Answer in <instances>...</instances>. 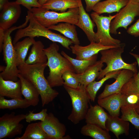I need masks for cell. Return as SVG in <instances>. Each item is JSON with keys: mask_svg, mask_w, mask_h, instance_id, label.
<instances>
[{"mask_svg": "<svg viewBox=\"0 0 139 139\" xmlns=\"http://www.w3.org/2000/svg\"><path fill=\"white\" fill-rule=\"evenodd\" d=\"M47 63L29 65L25 63L18 66L19 74L31 82L36 87L40 96L42 106L52 101L59 94L52 88L44 75Z\"/></svg>", "mask_w": 139, "mask_h": 139, "instance_id": "obj_1", "label": "cell"}, {"mask_svg": "<svg viewBox=\"0 0 139 139\" xmlns=\"http://www.w3.org/2000/svg\"><path fill=\"white\" fill-rule=\"evenodd\" d=\"M59 50V47L55 42L44 49L47 58V64L49 71L47 80L52 88L63 85L62 76L65 72L67 71L75 72L71 63L58 52Z\"/></svg>", "mask_w": 139, "mask_h": 139, "instance_id": "obj_2", "label": "cell"}, {"mask_svg": "<svg viewBox=\"0 0 139 139\" xmlns=\"http://www.w3.org/2000/svg\"><path fill=\"white\" fill-rule=\"evenodd\" d=\"M29 15L28 26L25 28L18 29L16 32L12 41L14 45L21 39L25 37L34 38L42 37L53 42H57L66 49L71 50L70 46L73 44L70 39L60 34L54 32L47 28L39 23L35 19L30 11L28 10Z\"/></svg>", "mask_w": 139, "mask_h": 139, "instance_id": "obj_3", "label": "cell"}, {"mask_svg": "<svg viewBox=\"0 0 139 139\" xmlns=\"http://www.w3.org/2000/svg\"><path fill=\"white\" fill-rule=\"evenodd\" d=\"M29 11L39 23L47 28L60 22L76 25L79 21V7L69 8L67 11L60 13L49 11L41 7H33Z\"/></svg>", "mask_w": 139, "mask_h": 139, "instance_id": "obj_4", "label": "cell"}, {"mask_svg": "<svg viewBox=\"0 0 139 139\" xmlns=\"http://www.w3.org/2000/svg\"><path fill=\"white\" fill-rule=\"evenodd\" d=\"M125 45L102 50L100 51L101 55L100 60L103 63H105L107 66L100 71L97 78L98 80L103 78L108 72L124 69L130 70L134 73H137V62L128 64L125 62L122 58L121 54L124 52Z\"/></svg>", "mask_w": 139, "mask_h": 139, "instance_id": "obj_5", "label": "cell"}, {"mask_svg": "<svg viewBox=\"0 0 139 139\" xmlns=\"http://www.w3.org/2000/svg\"><path fill=\"white\" fill-rule=\"evenodd\" d=\"M23 27L22 25L17 27H13L5 31L2 51L4 60L6 66L4 71L0 74V76L5 80L16 82L19 80L18 76L19 71L11 34L15 30L22 28Z\"/></svg>", "mask_w": 139, "mask_h": 139, "instance_id": "obj_6", "label": "cell"}, {"mask_svg": "<svg viewBox=\"0 0 139 139\" xmlns=\"http://www.w3.org/2000/svg\"><path fill=\"white\" fill-rule=\"evenodd\" d=\"M71 98L72 110L68 119L75 124L85 119L89 108L90 100L85 87L80 84L77 88L73 89L64 85Z\"/></svg>", "mask_w": 139, "mask_h": 139, "instance_id": "obj_7", "label": "cell"}, {"mask_svg": "<svg viewBox=\"0 0 139 139\" xmlns=\"http://www.w3.org/2000/svg\"><path fill=\"white\" fill-rule=\"evenodd\" d=\"M94 12L90 14L91 17L97 28L95 33V41L97 43L106 46H117L123 44L119 40L115 39L110 34V26L111 20L116 16L110 15L108 16L100 15Z\"/></svg>", "mask_w": 139, "mask_h": 139, "instance_id": "obj_8", "label": "cell"}, {"mask_svg": "<svg viewBox=\"0 0 139 139\" xmlns=\"http://www.w3.org/2000/svg\"><path fill=\"white\" fill-rule=\"evenodd\" d=\"M27 114L15 115L12 112L6 113L0 117V139L12 138L21 134L23 127L20 123L25 119Z\"/></svg>", "mask_w": 139, "mask_h": 139, "instance_id": "obj_9", "label": "cell"}, {"mask_svg": "<svg viewBox=\"0 0 139 139\" xmlns=\"http://www.w3.org/2000/svg\"><path fill=\"white\" fill-rule=\"evenodd\" d=\"M139 16V5L138 3L129 1L126 6L117 13L116 17L111 21L110 33L115 34L120 28L127 29L128 26L134 21L135 18Z\"/></svg>", "mask_w": 139, "mask_h": 139, "instance_id": "obj_10", "label": "cell"}, {"mask_svg": "<svg viewBox=\"0 0 139 139\" xmlns=\"http://www.w3.org/2000/svg\"><path fill=\"white\" fill-rule=\"evenodd\" d=\"M39 123L41 128L50 139H64L66 127L52 113H48L45 120Z\"/></svg>", "mask_w": 139, "mask_h": 139, "instance_id": "obj_11", "label": "cell"}, {"mask_svg": "<svg viewBox=\"0 0 139 139\" xmlns=\"http://www.w3.org/2000/svg\"><path fill=\"white\" fill-rule=\"evenodd\" d=\"M1 11L0 28L5 31L17 21L21 10L20 5L15 1L9 2Z\"/></svg>", "mask_w": 139, "mask_h": 139, "instance_id": "obj_12", "label": "cell"}, {"mask_svg": "<svg viewBox=\"0 0 139 139\" xmlns=\"http://www.w3.org/2000/svg\"><path fill=\"white\" fill-rule=\"evenodd\" d=\"M98 103L113 116H119L121 107L127 105L126 96L120 92L98 99Z\"/></svg>", "mask_w": 139, "mask_h": 139, "instance_id": "obj_13", "label": "cell"}, {"mask_svg": "<svg viewBox=\"0 0 139 139\" xmlns=\"http://www.w3.org/2000/svg\"><path fill=\"white\" fill-rule=\"evenodd\" d=\"M125 45L117 46H106L95 42H91L89 45L84 46L80 45H71L70 47L73 54L76 55V59H85L89 58L95 55L98 54L101 50L116 48Z\"/></svg>", "mask_w": 139, "mask_h": 139, "instance_id": "obj_14", "label": "cell"}, {"mask_svg": "<svg viewBox=\"0 0 139 139\" xmlns=\"http://www.w3.org/2000/svg\"><path fill=\"white\" fill-rule=\"evenodd\" d=\"M134 73L133 71L128 69L121 70L118 73L115 81L111 84L106 85L103 91L98 97V99L120 92L123 86L133 77Z\"/></svg>", "mask_w": 139, "mask_h": 139, "instance_id": "obj_15", "label": "cell"}, {"mask_svg": "<svg viewBox=\"0 0 139 139\" xmlns=\"http://www.w3.org/2000/svg\"><path fill=\"white\" fill-rule=\"evenodd\" d=\"M79 8V19L76 24L84 32L89 41L91 42H95V32L93 29L96 25L90 18L89 14L84 9L82 0H78Z\"/></svg>", "mask_w": 139, "mask_h": 139, "instance_id": "obj_16", "label": "cell"}, {"mask_svg": "<svg viewBox=\"0 0 139 139\" xmlns=\"http://www.w3.org/2000/svg\"><path fill=\"white\" fill-rule=\"evenodd\" d=\"M108 115L99 105L94 106L90 105L85 117V121L86 124L95 125L107 130L106 123Z\"/></svg>", "mask_w": 139, "mask_h": 139, "instance_id": "obj_17", "label": "cell"}, {"mask_svg": "<svg viewBox=\"0 0 139 139\" xmlns=\"http://www.w3.org/2000/svg\"><path fill=\"white\" fill-rule=\"evenodd\" d=\"M21 91V83L19 79L16 81L5 80L0 76V96L12 99H23Z\"/></svg>", "mask_w": 139, "mask_h": 139, "instance_id": "obj_18", "label": "cell"}, {"mask_svg": "<svg viewBox=\"0 0 139 139\" xmlns=\"http://www.w3.org/2000/svg\"><path fill=\"white\" fill-rule=\"evenodd\" d=\"M106 129L110 131L115 135L117 139L119 136L124 134L128 135L129 134V123L118 116H113L109 114L106 123Z\"/></svg>", "mask_w": 139, "mask_h": 139, "instance_id": "obj_19", "label": "cell"}, {"mask_svg": "<svg viewBox=\"0 0 139 139\" xmlns=\"http://www.w3.org/2000/svg\"><path fill=\"white\" fill-rule=\"evenodd\" d=\"M129 0H107L99 2L93 7L92 10L100 15L104 13L118 12L128 3Z\"/></svg>", "mask_w": 139, "mask_h": 139, "instance_id": "obj_20", "label": "cell"}, {"mask_svg": "<svg viewBox=\"0 0 139 139\" xmlns=\"http://www.w3.org/2000/svg\"><path fill=\"white\" fill-rule=\"evenodd\" d=\"M21 83L22 94L31 106H35L39 101V93L34 86L19 74L18 76Z\"/></svg>", "mask_w": 139, "mask_h": 139, "instance_id": "obj_21", "label": "cell"}, {"mask_svg": "<svg viewBox=\"0 0 139 139\" xmlns=\"http://www.w3.org/2000/svg\"><path fill=\"white\" fill-rule=\"evenodd\" d=\"M44 46L41 41H35L25 63L29 65L47 63V58L44 50Z\"/></svg>", "mask_w": 139, "mask_h": 139, "instance_id": "obj_22", "label": "cell"}, {"mask_svg": "<svg viewBox=\"0 0 139 139\" xmlns=\"http://www.w3.org/2000/svg\"><path fill=\"white\" fill-rule=\"evenodd\" d=\"M103 66V63L100 60L89 66L83 73L79 74L80 84L86 88L98 77Z\"/></svg>", "mask_w": 139, "mask_h": 139, "instance_id": "obj_23", "label": "cell"}, {"mask_svg": "<svg viewBox=\"0 0 139 139\" xmlns=\"http://www.w3.org/2000/svg\"><path fill=\"white\" fill-rule=\"evenodd\" d=\"M75 25L68 23H61L47 28L49 29L59 32L65 37L70 39L74 45H79L80 43Z\"/></svg>", "mask_w": 139, "mask_h": 139, "instance_id": "obj_24", "label": "cell"}, {"mask_svg": "<svg viewBox=\"0 0 139 139\" xmlns=\"http://www.w3.org/2000/svg\"><path fill=\"white\" fill-rule=\"evenodd\" d=\"M35 41L34 38L27 37L14 45L18 67L25 63V58L29 49Z\"/></svg>", "mask_w": 139, "mask_h": 139, "instance_id": "obj_25", "label": "cell"}, {"mask_svg": "<svg viewBox=\"0 0 139 139\" xmlns=\"http://www.w3.org/2000/svg\"><path fill=\"white\" fill-rule=\"evenodd\" d=\"M41 7L48 10L64 12L67 9L78 7V0H48Z\"/></svg>", "mask_w": 139, "mask_h": 139, "instance_id": "obj_26", "label": "cell"}, {"mask_svg": "<svg viewBox=\"0 0 139 139\" xmlns=\"http://www.w3.org/2000/svg\"><path fill=\"white\" fill-rule=\"evenodd\" d=\"M15 139H50V138L42 129L39 123L38 122L28 124L22 135L16 137Z\"/></svg>", "mask_w": 139, "mask_h": 139, "instance_id": "obj_27", "label": "cell"}, {"mask_svg": "<svg viewBox=\"0 0 139 139\" xmlns=\"http://www.w3.org/2000/svg\"><path fill=\"white\" fill-rule=\"evenodd\" d=\"M109 132L96 125L89 124L83 126L81 130L82 134L91 137L94 139H110L111 137Z\"/></svg>", "mask_w": 139, "mask_h": 139, "instance_id": "obj_28", "label": "cell"}, {"mask_svg": "<svg viewBox=\"0 0 139 139\" xmlns=\"http://www.w3.org/2000/svg\"><path fill=\"white\" fill-rule=\"evenodd\" d=\"M121 70L111 71L106 74L105 76L98 81L95 80L89 84L86 87V91L90 100L92 101H95L97 93L106 80L111 78L116 79L118 73Z\"/></svg>", "mask_w": 139, "mask_h": 139, "instance_id": "obj_29", "label": "cell"}, {"mask_svg": "<svg viewBox=\"0 0 139 139\" xmlns=\"http://www.w3.org/2000/svg\"><path fill=\"white\" fill-rule=\"evenodd\" d=\"M61 54L67 59L73 66L75 73L78 74L83 73L90 65L93 64L97 60V54L91 58L85 59H78L73 58L62 51Z\"/></svg>", "mask_w": 139, "mask_h": 139, "instance_id": "obj_30", "label": "cell"}, {"mask_svg": "<svg viewBox=\"0 0 139 139\" xmlns=\"http://www.w3.org/2000/svg\"><path fill=\"white\" fill-rule=\"evenodd\" d=\"M30 106V104L25 98L7 100L5 99L4 97L0 96V109L12 110L18 108L24 109Z\"/></svg>", "mask_w": 139, "mask_h": 139, "instance_id": "obj_31", "label": "cell"}, {"mask_svg": "<svg viewBox=\"0 0 139 139\" xmlns=\"http://www.w3.org/2000/svg\"><path fill=\"white\" fill-rule=\"evenodd\" d=\"M122 119L130 122L136 129H139V114L134 108L129 105L123 106L121 108Z\"/></svg>", "mask_w": 139, "mask_h": 139, "instance_id": "obj_32", "label": "cell"}, {"mask_svg": "<svg viewBox=\"0 0 139 139\" xmlns=\"http://www.w3.org/2000/svg\"><path fill=\"white\" fill-rule=\"evenodd\" d=\"M62 78L64 81L63 85L76 89L80 84L79 74L71 71H67L63 73Z\"/></svg>", "mask_w": 139, "mask_h": 139, "instance_id": "obj_33", "label": "cell"}, {"mask_svg": "<svg viewBox=\"0 0 139 139\" xmlns=\"http://www.w3.org/2000/svg\"><path fill=\"white\" fill-rule=\"evenodd\" d=\"M48 114L47 109L46 108L42 109L37 113H34L33 111H30L29 113L27 114L25 119L27 122L29 123L38 120L44 121Z\"/></svg>", "mask_w": 139, "mask_h": 139, "instance_id": "obj_34", "label": "cell"}, {"mask_svg": "<svg viewBox=\"0 0 139 139\" xmlns=\"http://www.w3.org/2000/svg\"><path fill=\"white\" fill-rule=\"evenodd\" d=\"M15 2L21 5L30 11L33 7H41L38 2V0H16Z\"/></svg>", "mask_w": 139, "mask_h": 139, "instance_id": "obj_35", "label": "cell"}, {"mask_svg": "<svg viewBox=\"0 0 139 139\" xmlns=\"http://www.w3.org/2000/svg\"><path fill=\"white\" fill-rule=\"evenodd\" d=\"M127 33L135 37L139 36V18L127 30Z\"/></svg>", "mask_w": 139, "mask_h": 139, "instance_id": "obj_36", "label": "cell"}, {"mask_svg": "<svg viewBox=\"0 0 139 139\" xmlns=\"http://www.w3.org/2000/svg\"><path fill=\"white\" fill-rule=\"evenodd\" d=\"M101 0H84L86 4V11L88 12L91 11L95 5Z\"/></svg>", "mask_w": 139, "mask_h": 139, "instance_id": "obj_37", "label": "cell"}, {"mask_svg": "<svg viewBox=\"0 0 139 139\" xmlns=\"http://www.w3.org/2000/svg\"><path fill=\"white\" fill-rule=\"evenodd\" d=\"M5 36V31L0 28V51H2L3 47Z\"/></svg>", "mask_w": 139, "mask_h": 139, "instance_id": "obj_38", "label": "cell"}, {"mask_svg": "<svg viewBox=\"0 0 139 139\" xmlns=\"http://www.w3.org/2000/svg\"><path fill=\"white\" fill-rule=\"evenodd\" d=\"M129 54L131 55L132 56L134 57L136 59L137 64L138 65L139 68V55L131 52L129 53ZM137 75L139 79V71L137 73Z\"/></svg>", "mask_w": 139, "mask_h": 139, "instance_id": "obj_39", "label": "cell"}, {"mask_svg": "<svg viewBox=\"0 0 139 139\" xmlns=\"http://www.w3.org/2000/svg\"><path fill=\"white\" fill-rule=\"evenodd\" d=\"M9 0H0V10L1 11L4 6L9 2Z\"/></svg>", "mask_w": 139, "mask_h": 139, "instance_id": "obj_40", "label": "cell"}, {"mask_svg": "<svg viewBox=\"0 0 139 139\" xmlns=\"http://www.w3.org/2000/svg\"><path fill=\"white\" fill-rule=\"evenodd\" d=\"M137 73H135L133 77L135 83L139 91V79L137 75Z\"/></svg>", "mask_w": 139, "mask_h": 139, "instance_id": "obj_41", "label": "cell"}, {"mask_svg": "<svg viewBox=\"0 0 139 139\" xmlns=\"http://www.w3.org/2000/svg\"><path fill=\"white\" fill-rule=\"evenodd\" d=\"M133 107L136 111L139 114V101L134 105Z\"/></svg>", "mask_w": 139, "mask_h": 139, "instance_id": "obj_42", "label": "cell"}, {"mask_svg": "<svg viewBox=\"0 0 139 139\" xmlns=\"http://www.w3.org/2000/svg\"><path fill=\"white\" fill-rule=\"evenodd\" d=\"M48 0H38L39 4L41 6L45 3Z\"/></svg>", "mask_w": 139, "mask_h": 139, "instance_id": "obj_43", "label": "cell"}, {"mask_svg": "<svg viewBox=\"0 0 139 139\" xmlns=\"http://www.w3.org/2000/svg\"><path fill=\"white\" fill-rule=\"evenodd\" d=\"M131 2L136 3H138L139 2V0H129Z\"/></svg>", "mask_w": 139, "mask_h": 139, "instance_id": "obj_44", "label": "cell"}, {"mask_svg": "<svg viewBox=\"0 0 139 139\" xmlns=\"http://www.w3.org/2000/svg\"><path fill=\"white\" fill-rule=\"evenodd\" d=\"M138 4L139 5V2L138 3Z\"/></svg>", "mask_w": 139, "mask_h": 139, "instance_id": "obj_45", "label": "cell"}]
</instances>
